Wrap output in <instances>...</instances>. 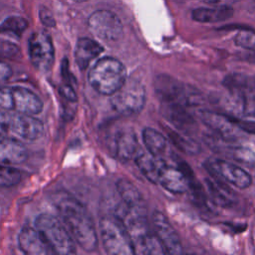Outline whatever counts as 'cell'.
I'll use <instances>...</instances> for the list:
<instances>
[{
    "label": "cell",
    "instance_id": "6da1fadb",
    "mask_svg": "<svg viewBox=\"0 0 255 255\" xmlns=\"http://www.w3.org/2000/svg\"><path fill=\"white\" fill-rule=\"evenodd\" d=\"M53 202L67 225L73 239L85 250L92 252L98 247V235L87 208L67 191L56 192Z\"/></svg>",
    "mask_w": 255,
    "mask_h": 255
},
{
    "label": "cell",
    "instance_id": "7a4b0ae2",
    "mask_svg": "<svg viewBox=\"0 0 255 255\" xmlns=\"http://www.w3.org/2000/svg\"><path fill=\"white\" fill-rule=\"evenodd\" d=\"M126 227L135 253L140 254H163L165 253L155 234L149 229L147 214L130 210L122 204L115 214Z\"/></svg>",
    "mask_w": 255,
    "mask_h": 255
},
{
    "label": "cell",
    "instance_id": "3957f363",
    "mask_svg": "<svg viewBox=\"0 0 255 255\" xmlns=\"http://www.w3.org/2000/svg\"><path fill=\"white\" fill-rule=\"evenodd\" d=\"M88 80L99 94L113 96L127 81V70L118 59L104 57L92 67Z\"/></svg>",
    "mask_w": 255,
    "mask_h": 255
},
{
    "label": "cell",
    "instance_id": "277c9868",
    "mask_svg": "<svg viewBox=\"0 0 255 255\" xmlns=\"http://www.w3.org/2000/svg\"><path fill=\"white\" fill-rule=\"evenodd\" d=\"M43 132V123L32 115L0 110V134L22 142L36 140Z\"/></svg>",
    "mask_w": 255,
    "mask_h": 255
},
{
    "label": "cell",
    "instance_id": "5b68a950",
    "mask_svg": "<svg viewBox=\"0 0 255 255\" xmlns=\"http://www.w3.org/2000/svg\"><path fill=\"white\" fill-rule=\"evenodd\" d=\"M35 226L53 253L62 255L76 253V246L72 235L54 215L47 213L39 215L36 218Z\"/></svg>",
    "mask_w": 255,
    "mask_h": 255
},
{
    "label": "cell",
    "instance_id": "8992f818",
    "mask_svg": "<svg viewBox=\"0 0 255 255\" xmlns=\"http://www.w3.org/2000/svg\"><path fill=\"white\" fill-rule=\"evenodd\" d=\"M154 90L162 103L177 104L186 108L199 105L202 101L201 94L194 87L183 84L166 74L156 76Z\"/></svg>",
    "mask_w": 255,
    "mask_h": 255
},
{
    "label": "cell",
    "instance_id": "52a82bcc",
    "mask_svg": "<svg viewBox=\"0 0 255 255\" xmlns=\"http://www.w3.org/2000/svg\"><path fill=\"white\" fill-rule=\"evenodd\" d=\"M100 234L107 253L111 255L135 254L133 244L126 227L116 215L101 218Z\"/></svg>",
    "mask_w": 255,
    "mask_h": 255
},
{
    "label": "cell",
    "instance_id": "ba28073f",
    "mask_svg": "<svg viewBox=\"0 0 255 255\" xmlns=\"http://www.w3.org/2000/svg\"><path fill=\"white\" fill-rule=\"evenodd\" d=\"M0 108L27 115L39 114L43 103L32 91L22 87H1Z\"/></svg>",
    "mask_w": 255,
    "mask_h": 255
},
{
    "label": "cell",
    "instance_id": "9c48e42d",
    "mask_svg": "<svg viewBox=\"0 0 255 255\" xmlns=\"http://www.w3.org/2000/svg\"><path fill=\"white\" fill-rule=\"evenodd\" d=\"M145 90L142 84L133 79L127 80L112 98L114 109L126 116L138 114L145 104Z\"/></svg>",
    "mask_w": 255,
    "mask_h": 255
},
{
    "label": "cell",
    "instance_id": "30bf717a",
    "mask_svg": "<svg viewBox=\"0 0 255 255\" xmlns=\"http://www.w3.org/2000/svg\"><path fill=\"white\" fill-rule=\"evenodd\" d=\"M29 57L39 72H49L55 60V49L51 36L44 30L35 31L29 38Z\"/></svg>",
    "mask_w": 255,
    "mask_h": 255
},
{
    "label": "cell",
    "instance_id": "8fae6325",
    "mask_svg": "<svg viewBox=\"0 0 255 255\" xmlns=\"http://www.w3.org/2000/svg\"><path fill=\"white\" fill-rule=\"evenodd\" d=\"M88 26L94 35L109 42L120 40L124 33L121 19L109 10H98L91 14Z\"/></svg>",
    "mask_w": 255,
    "mask_h": 255
},
{
    "label": "cell",
    "instance_id": "7c38bea8",
    "mask_svg": "<svg viewBox=\"0 0 255 255\" xmlns=\"http://www.w3.org/2000/svg\"><path fill=\"white\" fill-rule=\"evenodd\" d=\"M205 168L214 177L237 188L244 189L250 186L251 176L243 168L224 159L209 158L205 163Z\"/></svg>",
    "mask_w": 255,
    "mask_h": 255
},
{
    "label": "cell",
    "instance_id": "4fadbf2b",
    "mask_svg": "<svg viewBox=\"0 0 255 255\" xmlns=\"http://www.w3.org/2000/svg\"><path fill=\"white\" fill-rule=\"evenodd\" d=\"M154 234L167 254H181L182 245L180 238L167 217L160 211L155 210L152 214Z\"/></svg>",
    "mask_w": 255,
    "mask_h": 255
},
{
    "label": "cell",
    "instance_id": "5bb4252c",
    "mask_svg": "<svg viewBox=\"0 0 255 255\" xmlns=\"http://www.w3.org/2000/svg\"><path fill=\"white\" fill-rule=\"evenodd\" d=\"M199 117L204 125L224 140L234 141L241 136L243 130L240 128L237 122L226 115L210 111H202L199 113Z\"/></svg>",
    "mask_w": 255,
    "mask_h": 255
},
{
    "label": "cell",
    "instance_id": "9a60e30c",
    "mask_svg": "<svg viewBox=\"0 0 255 255\" xmlns=\"http://www.w3.org/2000/svg\"><path fill=\"white\" fill-rule=\"evenodd\" d=\"M114 149L116 156L121 161L134 159L141 150L135 132L132 128H122L117 131L114 140Z\"/></svg>",
    "mask_w": 255,
    "mask_h": 255
},
{
    "label": "cell",
    "instance_id": "2e32d148",
    "mask_svg": "<svg viewBox=\"0 0 255 255\" xmlns=\"http://www.w3.org/2000/svg\"><path fill=\"white\" fill-rule=\"evenodd\" d=\"M18 245L21 251L28 255H45L53 253L41 233L32 227H24L21 229L18 235Z\"/></svg>",
    "mask_w": 255,
    "mask_h": 255
},
{
    "label": "cell",
    "instance_id": "e0dca14e",
    "mask_svg": "<svg viewBox=\"0 0 255 255\" xmlns=\"http://www.w3.org/2000/svg\"><path fill=\"white\" fill-rule=\"evenodd\" d=\"M28 158V150L21 141L0 134V163L20 164Z\"/></svg>",
    "mask_w": 255,
    "mask_h": 255
},
{
    "label": "cell",
    "instance_id": "ac0fdd59",
    "mask_svg": "<svg viewBox=\"0 0 255 255\" xmlns=\"http://www.w3.org/2000/svg\"><path fill=\"white\" fill-rule=\"evenodd\" d=\"M118 192L123 200V204L131 210L147 213L146 203L139 190L130 181L121 178L117 182Z\"/></svg>",
    "mask_w": 255,
    "mask_h": 255
},
{
    "label": "cell",
    "instance_id": "d6986e66",
    "mask_svg": "<svg viewBox=\"0 0 255 255\" xmlns=\"http://www.w3.org/2000/svg\"><path fill=\"white\" fill-rule=\"evenodd\" d=\"M104 48L95 40L90 38H80L76 44L75 49V60L78 67L84 71L88 68L90 63L96 59Z\"/></svg>",
    "mask_w": 255,
    "mask_h": 255
},
{
    "label": "cell",
    "instance_id": "ffe728a7",
    "mask_svg": "<svg viewBox=\"0 0 255 255\" xmlns=\"http://www.w3.org/2000/svg\"><path fill=\"white\" fill-rule=\"evenodd\" d=\"M142 140L147 151L154 157L166 158L168 141L165 136L151 128H145L142 130Z\"/></svg>",
    "mask_w": 255,
    "mask_h": 255
},
{
    "label": "cell",
    "instance_id": "44dd1931",
    "mask_svg": "<svg viewBox=\"0 0 255 255\" xmlns=\"http://www.w3.org/2000/svg\"><path fill=\"white\" fill-rule=\"evenodd\" d=\"M206 186L212 201L222 207H228L234 204L235 195L225 182L214 178L206 179Z\"/></svg>",
    "mask_w": 255,
    "mask_h": 255
},
{
    "label": "cell",
    "instance_id": "7402d4cb",
    "mask_svg": "<svg viewBox=\"0 0 255 255\" xmlns=\"http://www.w3.org/2000/svg\"><path fill=\"white\" fill-rule=\"evenodd\" d=\"M233 15L231 6H215L213 8L200 7L192 11V19L201 23H215L229 19Z\"/></svg>",
    "mask_w": 255,
    "mask_h": 255
},
{
    "label": "cell",
    "instance_id": "603a6c76",
    "mask_svg": "<svg viewBox=\"0 0 255 255\" xmlns=\"http://www.w3.org/2000/svg\"><path fill=\"white\" fill-rule=\"evenodd\" d=\"M162 115L178 128H191L194 125L193 118L186 112L185 107L177 104L162 103Z\"/></svg>",
    "mask_w": 255,
    "mask_h": 255
},
{
    "label": "cell",
    "instance_id": "cb8c5ba5",
    "mask_svg": "<svg viewBox=\"0 0 255 255\" xmlns=\"http://www.w3.org/2000/svg\"><path fill=\"white\" fill-rule=\"evenodd\" d=\"M134 162L141 173L152 183H157V172L159 167V158L152 156L149 152L142 149L134 157Z\"/></svg>",
    "mask_w": 255,
    "mask_h": 255
},
{
    "label": "cell",
    "instance_id": "d4e9b609",
    "mask_svg": "<svg viewBox=\"0 0 255 255\" xmlns=\"http://www.w3.org/2000/svg\"><path fill=\"white\" fill-rule=\"evenodd\" d=\"M166 131H167V134L169 135L170 140L179 150L188 154H196L199 152L200 146L198 145L197 142H195L191 138L185 135H181L180 133L170 128H166Z\"/></svg>",
    "mask_w": 255,
    "mask_h": 255
},
{
    "label": "cell",
    "instance_id": "484cf974",
    "mask_svg": "<svg viewBox=\"0 0 255 255\" xmlns=\"http://www.w3.org/2000/svg\"><path fill=\"white\" fill-rule=\"evenodd\" d=\"M28 22L23 17L11 16L6 18L0 24V33L1 34H11L17 37H20L23 32L27 29Z\"/></svg>",
    "mask_w": 255,
    "mask_h": 255
},
{
    "label": "cell",
    "instance_id": "4316f807",
    "mask_svg": "<svg viewBox=\"0 0 255 255\" xmlns=\"http://www.w3.org/2000/svg\"><path fill=\"white\" fill-rule=\"evenodd\" d=\"M227 152L234 160L255 167V151L253 149L246 146H231L227 148Z\"/></svg>",
    "mask_w": 255,
    "mask_h": 255
},
{
    "label": "cell",
    "instance_id": "83f0119b",
    "mask_svg": "<svg viewBox=\"0 0 255 255\" xmlns=\"http://www.w3.org/2000/svg\"><path fill=\"white\" fill-rule=\"evenodd\" d=\"M22 179V173L8 164L0 163V186L11 187L17 185Z\"/></svg>",
    "mask_w": 255,
    "mask_h": 255
},
{
    "label": "cell",
    "instance_id": "f1b7e54d",
    "mask_svg": "<svg viewBox=\"0 0 255 255\" xmlns=\"http://www.w3.org/2000/svg\"><path fill=\"white\" fill-rule=\"evenodd\" d=\"M234 42L238 47L249 51H255V32L242 30L236 34Z\"/></svg>",
    "mask_w": 255,
    "mask_h": 255
},
{
    "label": "cell",
    "instance_id": "f546056e",
    "mask_svg": "<svg viewBox=\"0 0 255 255\" xmlns=\"http://www.w3.org/2000/svg\"><path fill=\"white\" fill-rule=\"evenodd\" d=\"M19 48L8 41L0 39V57L3 58H12L19 54Z\"/></svg>",
    "mask_w": 255,
    "mask_h": 255
},
{
    "label": "cell",
    "instance_id": "4dcf8cb0",
    "mask_svg": "<svg viewBox=\"0 0 255 255\" xmlns=\"http://www.w3.org/2000/svg\"><path fill=\"white\" fill-rule=\"evenodd\" d=\"M236 122L243 131L255 134V113L252 115L248 114L244 119L238 120Z\"/></svg>",
    "mask_w": 255,
    "mask_h": 255
},
{
    "label": "cell",
    "instance_id": "1f68e13d",
    "mask_svg": "<svg viewBox=\"0 0 255 255\" xmlns=\"http://www.w3.org/2000/svg\"><path fill=\"white\" fill-rule=\"evenodd\" d=\"M60 94L69 102H77V94L71 85H63L60 88Z\"/></svg>",
    "mask_w": 255,
    "mask_h": 255
},
{
    "label": "cell",
    "instance_id": "d6a6232c",
    "mask_svg": "<svg viewBox=\"0 0 255 255\" xmlns=\"http://www.w3.org/2000/svg\"><path fill=\"white\" fill-rule=\"evenodd\" d=\"M12 75L11 68L4 62L0 61V88L9 80Z\"/></svg>",
    "mask_w": 255,
    "mask_h": 255
},
{
    "label": "cell",
    "instance_id": "836d02e7",
    "mask_svg": "<svg viewBox=\"0 0 255 255\" xmlns=\"http://www.w3.org/2000/svg\"><path fill=\"white\" fill-rule=\"evenodd\" d=\"M39 17L44 25H46V26H54L55 25V20L52 16V13L47 8L42 7L40 9Z\"/></svg>",
    "mask_w": 255,
    "mask_h": 255
},
{
    "label": "cell",
    "instance_id": "e575fe53",
    "mask_svg": "<svg viewBox=\"0 0 255 255\" xmlns=\"http://www.w3.org/2000/svg\"><path fill=\"white\" fill-rule=\"evenodd\" d=\"M205 3L212 4L215 6H231L233 3L237 2L238 0H201Z\"/></svg>",
    "mask_w": 255,
    "mask_h": 255
},
{
    "label": "cell",
    "instance_id": "d590c367",
    "mask_svg": "<svg viewBox=\"0 0 255 255\" xmlns=\"http://www.w3.org/2000/svg\"><path fill=\"white\" fill-rule=\"evenodd\" d=\"M252 52H253V54L247 55V56H248V57H247V59H248V61L255 63V51H252Z\"/></svg>",
    "mask_w": 255,
    "mask_h": 255
},
{
    "label": "cell",
    "instance_id": "8d00e7d4",
    "mask_svg": "<svg viewBox=\"0 0 255 255\" xmlns=\"http://www.w3.org/2000/svg\"><path fill=\"white\" fill-rule=\"evenodd\" d=\"M73 1H76V2H85L87 0H73Z\"/></svg>",
    "mask_w": 255,
    "mask_h": 255
}]
</instances>
